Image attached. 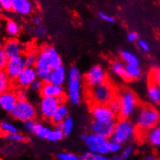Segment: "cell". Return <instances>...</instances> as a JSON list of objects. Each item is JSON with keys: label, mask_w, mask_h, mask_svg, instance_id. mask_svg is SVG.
<instances>
[{"label": "cell", "mask_w": 160, "mask_h": 160, "mask_svg": "<svg viewBox=\"0 0 160 160\" xmlns=\"http://www.w3.org/2000/svg\"><path fill=\"white\" fill-rule=\"evenodd\" d=\"M121 102L119 116L122 118H130L135 114L139 107L138 98L135 93L129 89H124L118 94Z\"/></svg>", "instance_id": "obj_5"}, {"label": "cell", "mask_w": 160, "mask_h": 160, "mask_svg": "<svg viewBox=\"0 0 160 160\" xmlns=\"http://www.w3.org/2000/svg\"><path fill=\"white\" fill-rule=\"evenodd\" d=\"M0 6L6 11L12 10V0H0Z\"/></svg>", "instance_id": "obj_45"}, {"label": "cell", "mask_w": 160, "mask_h": 160, "mask_svg": "<svg viewBox=\"0 0 160 160\" xmlns=\"http://www.w3.org/2000/svg\"><path fill=\"white\" fill-rule=\"evenodd\" d=\"M3 49L8 58H13L22 56L23 47L16 38H9L2 44Z\"/></svg>", "instance_id": "obj_14"}, {"label": "cell", "mask_w": 160, "mask_h": 160, "mask_svg": "<svg viewBox=\"0 0 160 160\" xmlns=\"http://www.w3.org/2000/svg\"><path fill=\"white\" fill-rule=\"evenodd\" d=\"M117 96L116 88L108 80L100 85L89 89L88 92V98L91 104L108 105Z\"/></svg>", "instance_id": "obj_3"}, {"label": "cell", "mask_w": 160, "mask_h": 160, "mask_svg": "<svg viewBox=\"0 0 160 160\" xmlns=\"http://www.w3.org/2000/svg\"><path fill=\"white\" fill-rule=\"evenodd\" d=\"M12 11L27 16L33 11V5L30 0H16L12 2Z\"/></svg>", "instance_id": "obj_18"}, {"label": "cell", "mask_w": 160, "mask_h": 160, "mask_svg": "<svg viewBox=\"0 0 160 160\" xmlns=\"http://www.w3.org/2000/svg\"><path fill=\"white\" fill-rule=\"evenodd\" d=\"M90 113L94 121L102 122H115L118 115L112 112L108 105L97 104H91Z\"/></svg>", "instance_id": "obj_11"}, {"label": "cell", "mask_w": 160, "mask_h": 160, "mask_svg": "<svg viewBox=\"0 0 160 160\" xmlns=\"http://www.w3.org/2000/svg\"><path fill=\"white\" fill-rule=\"evenodd\" d=\"M108 106L109 108L112 109V112H115V113L118 115H119L121 111V102H120V99H119V98L118 97V96L110 102V104H108Z\"/></svg>", "instance_id": "obj_40"}, {"label": "cell", "mask_w": 160, "mask_h": 160, "mask_svg": "<svg viewBox=\"0 0 160 160\" xmlns=\"http://www.w3.org/2000/svg\"><path fill=\"white\" fill-rule=\"evenodd\" d=\"M149 82L160 86V68H154L150 71Z\"/></svg>", "instance_id": "obj_38"}, {"label": "cell", "mask_w": 160, "mask_h": 160, "mask_svg": "<svg viewBox=\"0 0 160 160\" xmlns=\"http://www.w3.org/2000/svg\"><path fill=\"white\" fill-rule=\"evenodd\" d=\"M138 47H139L142 51H145V52L149 51V49H150L149 45H148V43H147L146 40H138Z\"/></svg>", "instance_id": "obj_47"}, {"label": "cell", "mask_w": 160, "mask_h": 160, "mask_svg": "<svg viewBox=\"0 0 160 160\" xmlns=\"http://www.w3.org/2000/svg\"><path fill=\"white\" fill-rule=\"evenodd\" d=\"M69 113L70 112L68 106L65 104V102L61 103L59 105L52 118L50 119V122L54 126H57V125L61 124L67 118L69 117Z\"/></svg>", "instance_id": "obj_20"}, {"label": "cell", "mask_w": 160, "mask_h": 160, "mask_svg": "<svg viewBox=\"0 0 160 160\" xmlns=\"http://www.w3.org/2000/svg\"><path fill=\"white\" fill-rule=\"evenodd\" d=\"M24 58H25V61L27 67H29V68H34L36 63H37V53L34 51L28 52L24 56Z\"/></svg>", "instance_id": "obj_35"}, {"label": "cell", "mask_w": 160, "mask_h": 160, "mask_svg": "<svg viewBox=\"0 0 160 160\" xmlns=\"http://www.w3.org/2000/svg\"><path fill=\"white\" fill-rule=\"evenodd\" d=\"M8 60H9V58L5 53L2 45L0 44V71H4Z\"/></svg>", "instance_id": "obj_41"}, {"label": "cell", "mask_w": 160, "mask_h": 160, "mask_svg": "<svg viewBox=\"0 0 160 160\" xmlns=\"http://www.w3.org/2000/svg\"><path fill=\"white\" fill-rule=\"evenodd\" d=\"M16 95H17L18 101H22V100H27V92L25 90L21 89L16 92Z\"/></svg>", "instance_id": "obj_49"}, {"label": "cell", "mask_w": 160, "mask_h": 160, "mask_svg": "<svg viewBox=\"0 0 160 160\" xmlns=\"http://www.w3.org/2000/svg\"><path fill=\"white\" fill-rule=\"evenodd\" d=\"M108 142V139L102 135L91 133L88 134L87 138L84 142L89 152L106 156L109 153Z\"/></svg>", "instance_id": "obj_10"}, {"label": "cell", "mask_w": 160, "mask_h": 160, "mask_svg": "<svg viewBox=\"0 0 160 160\" xmlns=\"http://www.w3.org/2000/svg\"><path fill=\"white\" fill-rule=\"evenodd\" d=\"M147 95L152 103L156 104H160V86L149 82L147 89Z\"/></svg>", "instance_id": "obj_23"}, {"label": "cell", "mask_w": 160, "mask_h": 160, "mask_svg": "<svg viewBox=\"0 0 160 160\" xmlns=\"http://www.w3.org/2000/svg\"><path fill=\"white\" fill-rule=\"evenodd\" d=\"M57 159L58 160H81V157L73 152H62L57 155Z\"/></svg>", "instance_id": "obj_36"}, {"label": "cell", "mask_w": 160, "mask_h": 160, "mask_svg": "<svg viewBox=\"0 0 160 160\" xmlns=\"http://www.w3.org/2000/svg\"><path fill=\"white\" fill-rule=\"evenodd\" d=\"M37 122L33 119V120H29L27 122H23V128L27 132L29 133L33 134L34 129H35V127L37 125Z\"/></svg>", "instance_id": "obj_42"}, {"label": "cell", "mask_w": 160, "mask_h": 160, "mask_svg": "<svg viewBox=\"0 0 160 160\" xmlns=\"http://www.w3.org/2000/svg\"><path fill=\"white\" fill-rule=\"evenodd\" d=\"M98 16H99V17H100V19H102V20H104V22H106L113 23V22H115V19L113 17V16H111V15L105 13V12H100L98 13Z\"/></svg>", "instance_id": "obj_44"}, {"label": "cell", "mask_w": 160, "mask_h": 160, "mask_svg": "<svg viewBox=\"0 0 160 160\" xmlns=\"http://www.w3.org/2000/svg\"><path fill=\"white\" fill-rule=\"evenodd\" d=\"M146 138L152 146H160V125L147 132Z\"/></svg>", "instance_id": "obj_26"}, {"label": "cell", "mask_w": 160, "mask_h": 160, "mask_svg": "<svg viewBox=\"0 0 160 160\" xmlns=\"http://www.w3.org/2000/svg\"><path fill=\"white\" fill-rule=\"evenodd\" d=\"M36 35L38 37H40V38H43V37H45L47 35V29L44 28L42 26H39L37 27V28L35 30Z\"/></svg>", "instance_id": "obj_48"}, {"label": "cell", "mask_w": 160, "mask_h": 160, "mask_svg": "<svg viewBox=\"0 0 160 160\" xmlns=\"http://www.w3.org/2000/svg\"><path fill=\"white\" fill-rule=\"evenodd\" d=\"M6 31L11 38H16L20 33L21 29L17 22L12 19H9L6 22Z\"/></svg>", "instance_id": "obj_28"}, {"label": "cell", "mask_w": 160, "mask_h": 160, "mask_svg": "<svg viewBox=\"0 0 160 160\" xmlns=\"http://www.w3.org/2000/svg\"><path fill=\"white\" fill-rule=\"evenodd\" d=\"M68 81V71L63 66L52 70L50 73V82L59 86H63Z\"/></svg>", "instance_id": "obj_19"}, {"label": "cell", "mask_w": 160, "mask_h": 160, "mask_svg": "<svg viewBox=\"0 0 160 160\" xmlns=\"http://www.w3.org/2000/svg\"><path fill=\"white\" fill-rule=\"evenodd\" d=\"M27 68L24 56L9 59L4 71L11 81H16L22 71Z\"/></svg>", "instance_id": "obj_12"}, {"label": "cell", "mask_w": 160, "mask_h": 160, "mask_svg": "<svg viewBox=\"0 0 160 160\" xmlns=\"http://www.w3.org/2000/svg\"><path fill=\"white\" fill-rule=\"evenodd\" d=\"M66 94L68 101L73 105H78L82 101V76L76 66H71L68 71Z\"/></svg>", "instance_id": "obj_2"}, {"label": "cell", "mask_w": 160, "mask_h": 160, "mask_svg": "<svg viewBox=\"0 0 160 160\" xmlns=\"http://www.w3.org/2000/svg\"><path fill=\"white\" fill-rule=\"evenodd\" d=\"M60 125H61L62 131H63L65 136L70 135L72 133L73 128H74V122H73V118L71 116L67 118L60 124Z\"/></svg>", "instance_id": "obj_32"}, {"label": "cell", "mask_w": 160, "mask_h": 160, "mask_svg": "<svg viewBox=\"0 0 160 160\" xmlns=\"http://www.w3.org/2000/svg\"><path fill=\"white\" fill-rule=\"evenodd\" d=\"M43 84L44 83L41 81V80L39 79V78H37V79H36L35 81H34L31 84L29 88H30L32 91H34V92L40 93V91H41L42 88H43Z\"/></svg>", "instance_id": "obj_43"}, {"label": "cell", "mask_w": 160, "mask_h": 160, "mask_svg": "<svg viewBox=\"0 0 160 160\" xmlns=\"http://www.w3.org/2000/svg\"><path fill=\"white\" fill-rule=\"evenodd\" d=\"M0 131L6 135L18 132V128L14 123L10 122H2L0 123Z\"/></svg>", "instance_id": "obj_33"}, {"label": "cell", "mask_w": 160, "mask_h": 160, "mask_svg": "<svg viewBox=\"0 0 160 160\" xmlns=\"http://www.w3.org/2000/svg\"><path fill=\"white\" fill-rule=\"evenodd\" d=\"M42 22V18L41 16H37L34 17L33 19V23L35 24L36 26H37V27H39V26H40V24H41Z\"/></svg>", "instance_id": "obj_50"}, {"label": "cell", "mask_w": 160, "mask_h": 160, "mask_svg": "<svg viewBox=\"0 0 160 160\" xmlns=\"http://www.w3.org/2000/svg\"><path fill=\"white\" fill-rule=\"evenodd\" d=\"M135 124L138 132L144 133L159 125L160 122V113L152 105L144 104L138 107L135 112Z\"/></svg>", "instance_id": "obj_1"}, {"label": "cell", "mask_w": 160, "mask_h": 160, "mask_svg": "<svg viewBox=\"0 0 160 160\" xmlns=\"http://www.w3.org/2000/svg\"><path fill=\"white\" fill-rule=\"evenodd\" d=\"M18 102L16 91L9 90L0 95V108L4 112L11 113Z\"/></svg>", "instance_id": "obj_15"}, {"label": "cell", "mask_w": 160, "mask_h": 160, "mask_svg": "<svg viewBox=\"0 0 160 160\" xmlns=\"http://www.w3.org/2000/svg\"><path fill=\"white\" fill-rule=\"evenodd\" d=\"M0 160H2V159H0Z\"/></svg>", "instance_id": "obj_53"}, {"label": "cell", "mask_w": 160, "mask_h": 160, "mask_svg": "<svg viewBox=\"0 0 160 160\" xmlns=\"http://www.w3.org/2000/svg\"><path fill=\"white\" fill-rule=\"evenodd\" d=\"M34 68L37 71L39 79L43 83L50 82L52 69L50 68L47 46L43 47L37 53V63Z\"/></svg>", "instance_id": "obj_7"}, {"label": "cell", "mask_w": 160, "mask_h": 160, "mask_svg": "<svg viewBox=\"0 0 160 160\" xmlns=\"http://www.w3.org/2000/svg\"><path fill=\"white\" fill-rule=\"evenodd\" d=\"M64 136L65 135L61 128H59L58 126H55L54 128L51 129L47 140L49 142H58L61 141L64 138Z\"/></svg>", "instance_id": "obj_30"}, {"label": "cell", "mask_w": 160, "mask_h": 160, "mask_svg": "<svg viewBox=\"0 0 160 160\" xmlns=\"http://www.w3.org/2000/svg\"><path fill=\"white\" fill-rule=\"evenodd\" d=\"M135 152V147L132 144H126L122 147V150L118 154L114 155L113 160H128L133 156Z\"/></svg>", "instance_id": "obj_25"}, {"label": "cell", "mask_w": 160, "mask_h": 160, "mask_svg": "<svg viewBox=\"0 0 160 160\" xmlns=\"http://www.w3.org/2000/svg\"><path fill=\"white\" fill-rule=\"evenodd\" d=\"M37 78L38 76L35 68L27 67L16 81V85L21 88H28Z\"/></svg>", "instance_id": "obj_16"}, {"label": "cell", "mask_w": 160, "mask_h": 160, "mask_svg": "<svg viewBox=\"0 0 160 160\" xmlns=\"http://www.w3.org/2000/svg\"><path fill=\"white\" fill-rule=\"evenodd\" d=\"M115 122H102L94 120L91 124V130L92 133L110 139L115 131Z\"/></svg>", "instance_id": "obj_13"}, {"label": "cell", "mask_w": 160, "mask_h": 160, "mask_svg": "<svg viewBox=\"0 0 160 160\" xmlns=\"http://www.w3.org/2000/svg\"><path fill=\"white\" fill-rule=\"evenodd\" d=\"M127 40L130 43H134V42H138L139 40L138 34L136 32H129L127 34Z\"/></svg>", "instance_id": "obj_46"}, {"label": "cell", "mask_w": 160, "mask_h": 160, "mask_svg": "<svg viewBox=\"0 0 160 160\" xmlns=\"http://www.w3.org/2000/svg\"><path fill=\"white\" fill-rule=\"evenodd\" d=\"M6 138L8 140L11 142H23L26 140V137L23 134L19 133V132H15V133L9 134V135H6Z\"/></svg>", "instance_id": "obj_39"}, {"label": "cell", "mask_w": 160, "mask_h": 160, "mask_svg": "<svg viewBox=\"0 0 160 160\" xmlns=\"http://www.w3.org/2000/svg\"><path fill=\"white\" fill-rule=\"evenodd\" d=\"M108 147L109 153H112V154H118L121 152L122 148V145L120 143L116 142H114L112 140H108Z\"/></svg>", "instance_id": "obj_37"}, {"label": "cell", "mask_w": 160, "mask_h": 160, "mask_svg": "<svg viewBox=\"0 0 160 160\" xmlns=\"http://www.w3.org/2000/svg\"><path fill=\"white\" fill-rule=\"evenodd\" d=\"M47 52H48L50 68L52 70L57 69V68L63 66V60H62L61 57L54 47L48 46L47 47Z\"/></svg>", "instance_id": "obj_22"}, {"label": "cell", "mask_w": 160, "mask_h": 160, "mask_svg": "<svg viewBox=\"0 0 160 160\" xmlns=\"http://www.w3.org/2000/svg\"><path fill=\"white\" fill-rule=\"evenodd\" d=\"M111 71L115 75L123 81L128 82L130 81L126 71V64L122 60H115L111 65Z\"/></svg>", "instance_id": "obj_21"}, {"label": "cell", "mask_w": 160, "mask_h": 160, "mask_svg": "<svg viewBox=\"0 0 160 160\" xmlns=\"http://www.w3.org/2000/svg\"><path fill=\"white\" fill-rule=\"evenodd\" d=\"M15 1H16V0H12V2H15Z\"/></svg>", "instance_id": "obj_52"}, {"label": "cell", "mask_w": 160, "mask_h": 160, "mask_svg": "<svg viewBox=\"0 0 160 160\" xmlns=\"http://www.w3.org/2000/svg\"><path fill=\"white\" fill-rule=\"evenodd\" d=\"M11 81L6 71H0V95L10 90Z\"/></svg>", "instance_id": "obj_29"}, {"label": "cell", "mask_w": 160, "mask_h": 160, "mask_svg": "<svg viewBox=\"0 0 160 160\" xmlns=\"http://www.w3.org/2000/svg\"><path fill=\"white\" fill-rule=\"evenodd\" d=\"M51 129L52 128H50L47 125H45V124L42 123V122H37V125L35 127V129H34L33 134L37 138L47 140V137H48Z\"/></svg>", "instance_id": "obj_27"}, {"label": "cell", "mask_w": 160, "mask_h": 160, "mask_svg": "<svg viewBox=\"0 0 160 160\" xmlns=\"http://www.w3.org/2000/svg\"><path fill=\"white\" fill-rule=\"evenodd\" d=\"M126 71L130 81L139 79L142 73L140 67L135 65H126Z\"/></svg>", "instance_id": "obj_31"}, {"label": "cell", "mask_w": 160, "mask_h": 160, "mask_svg": "<svg viewBox=\"0 0 160 160\" xmlns=\"http://www.w3.org/2000/svg\"><path fill=\"white\" fill-rule=\"evenodd\" d=\"M138 129L135 122L129 118H120L115 122V131L110 140L123 145L129 142L136 136Z\"/></svg>", "instance_id": "obj_4"}, {"label": "cell", "mask_w": 160, "mask_h": 160, "mask_svg": "<svg viewBox=\"0 0 160 160\" xmlns=\"http://www.w3.org/2000/svg\"><path fill=\"white\" fill-rule=\"evenodd\" d=\"M65 102L64 97L57 98L53 97H41L39 103V111L42 118L45 120H50L54 115L61 103Z\"/></svg>", "instance_id": "obj_9"}, {"label": "cell", "mask_w": 160, "mask_h": 160, "mask_svg": "<svg viewBox=\"0 0 160 160\" xmlns=\"http://www.w3.org/2000/svg\"><path fill=\"white\" fill-rule=\"evenodd\" d=\"M80 157H81V160H113L112 158L108 157L104 155L91 152L89 151L84 152Z\"/></svg>", "instance_id": "obj_34"}, {"label": "cell", "mask_w": 160, "mask_h": 160, "mask_svg": "<svg viewBox=\"0 0 160 160\" xmlns=\"http://www.w3.org/2000/svg\"><path fill=\"white\" fill-rule=\"evenodd\" d=\"M120 57L122 61L126 65L139 66L140 60L138 57L133 52L129 50H122L120 53Z\"/></svg>", "instance_id": "obj_24"}, {"label": "cell", "mask_w": 160, "mask_h": 160, "mask_svg": "<svg viewBox=\"0 0 160 160\" xmlns=\"http://www.w3.org/2000/svg\"><path fill=\"white\" fill-rule=\"evenodd\" d=\"M11 116L18 122H25L29 120L36 119L37 116V109L29 101H18L16 107L10 113Z\"/></svg>", "instance_id": "obj_6"}, {"label": "cell", "mask_w": 160, "mask_h": 160, "mask_svg": "<svg viewBox=\"0 0 160 160\" xmlns=\"http://www.w3.org/2000/svg\"><path fill=\"white\" fill-rule=\"evenodd\" d=\"M41 97H53L60 98L64 97L65 90L63 86H59L52 83H44L40 92Z\"/></svg>", "instance_id": "obj_17"}, {"label": "cell", "mask_w": 160, "mask_h": 160, "mask_svg": "<svg viewBox=\"0 0 160 160\" xmlns=\"http://www.w3.org/2000/svg\"><path fill=\"white\" fill-rule=\"evenodd\" d=\"M84 81L86 86L91 89L108 81L107 72L102 66L94 64L84 74Z\"/></svg>", "instance_id": "obj_8"}, {"label": "cell", "mask_w": 160, "mask_h": 160, "mask_svg": "<svg viewBox=\"0 0 160 160\" xmlns=\"http://www.w3.org/2000/svg\"><path fill=\"white\" fill-rule=\"evenodd\" d=\"M143 160H158L154 155H147L144 157Z\"/></svg>", "instance_id": "obj_51"}]
</instances>
